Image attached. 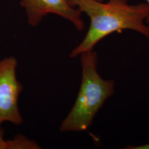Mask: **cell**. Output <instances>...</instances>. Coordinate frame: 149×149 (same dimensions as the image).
<instances>
[{
    "label": "cell",
    "mask_w": 149,
    "mask_h": 149,
    "mask_svg": "<svg viewBox=\"0 0 149 149\" xmlns=\"http://www.w3.org/2000/svg\"><path fill=\"white\" fill-rule=\"evenodd\" d=\"M90 19V25L82 41L71 51V59L93 50L96 44L115 32L131 30L149 38L146 23L149 16L146 3L130 5L128 0H109L107 3L96 0H68Z\"/></svg>",
    "instance_id": "1"
},
{
    "label": "cell",
    "mask_w": 149,
    "mask_h": 149,
    "mask_svg": "<svg viewBox=\"0 0 149 149\" xmlns=\"http://www.w3.org/2000/svg\"><path fill=\"white\" fill-rule=\"evenodd\" d=\"M80 56L82 69L80 90L72 109L61 124L60 130L64 133L87 130L115 91L114 81L103 79L98 72L96 52H85Z\"/></svg>",
    "instance_id": "2"
},
{
    "label": "cell",
    "mask_w": 149,
    "mask_h": 149,
    "mask_svg": "<svg viewBox=\"0 0 149 149\" xmlns=\"http://www.w3.org/2000/svg\"><path fill=\"white\" fill-rule=\"evenodd\" d=\"M17 64L13 56L0 61V125L7 122L20 125L23 122L18 106L23 86L17 78Z\"/></svg>",
    "instance_id": "3"
},
{
    "label": "cell",
    "mask_w": 149,
    "mask_h": 149,
    "mask_svg": "<svg viewBox=\"0 0 149 149\" xmlns=\"http://www.w3.org/2000/svg\"><path fill=\"white\" fill-rule=\"evenodd\" d=\"M20 5L25 9L27 21L32 27L38 26L48 14H54L70 22L79 31L85 27L82 12L68 0H21Z\"/></svg>",
    "instance_id": "4"
},
{
    "label": "cell",
    "mask_w": 149,
    "mask_h": 149,
    "mask_svg": "<svg viewBox=\"0 0 149 149\" xmlns=\"http://www.w3.org/2000/svg\"><path fill=\"white\" fill-rule=\"evenodd\" d=\"M7 141V149H39L40 146L35 141L26 136L18 134Z\"/></svg>",
    "instance_id": "5"
},
{
    "label": "cell",
    "mask_w": 149,
    "mask_h": 149,
    "mask_svg": "<svg viewBox=\"0 0 149 149\" xmlns=\"http://www.w3.org/2000/svg\"><path fill=\"white\" fill-rule=\"evenodd\" d=\"M4 131L0 128V149H7V141L4 139Z\"/></svg>",
    "instance_id": "6"
},
{
    "label": "cell",
    "mask_w": 149,
    "mask_h": 149,
    "mask_svg": "<svg viewBox=\"0 0 149 149\" xmlns=\"http://www.w3.org/2000/svg\"><path fill=\"white\" fill-rule=\"evenodd\" d=\"M125 149H149V143L146 144H144L143 145L140 146H128Z\"/></svg>",
    "instance_id": "7"
},
{
    "label": "cell",
    "mask_w": 149,
    "mask_h": 149,
    "mask_svg": "<svg viewBox=\"0 0 149 149\" xmlns=\"http://www.w3.org/2000/svg\"><path fill=\"white\" fill-rule=\"evenodd\" d=\"M146 3H147L149 6V0H146ZM146 24L148 25V27L149 28V16H148V18L146 19Z\"/></svg>",
    "instance_id": "8"
},
{
    "label": "cell",
    "mask_w": 149,
    "mask_h": 149,
    "mask_svg": "<svg viewBox=\"0 0 149 149\" xmlns=\"http://www.w3.org/2000/svg\"><path fill=\"white\" fill-rule=\"evenodd\" d=\"M96 1H100V2H103L104 0H96Z\"/></svg>",
    "instance_id": "9"
}]
</instances>
